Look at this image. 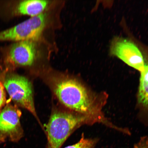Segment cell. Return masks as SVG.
Masks as SVG:
<instances>
[{
    "instance_id": "obj_1",
    "label": "cell",
    "mask_w": 148,
    "mask_h": 148,
    "mask_svg": "<svg viewBox=\"0 0 148 148\" xmlns=\"http://www.w3.org/2000/svg\"><path fill=\"white\" fill-rule=\"evenodd\" d=\"M45 82L66 109L91 118L96 123L119 130V127L110 121L103 112L108 99L106 92H94L78 79L66 75L49 77Z\"/></svg>"
},
{
    "instance_id": "obj_2",
    "label": "cell",
    "mask_w": 148,
    "mask_h": 148,
    "mask_svg": "<svg viewBox=\"0 0 148 148\" xmlns=\"http://www.w3.org/2000/svg\"><path fill=\"white\" fill-rule=\"evenodd\" d=\"M95 123L91 118L82 114L54 107L45 126L47 148H60L75 130L83 125Z\"/></svg>"
},
{
    "instance_id": "obj_3",
    "label": "cell",
    "mask_w": 148,
    "mask_h": 148,
    "mask_svg": "<svg viewBox=\"0 0 148 148\" xmlns=\"http://www.w3.org/2000/svg\"><path fill=\"white\" fill-rule=\"evenodd\" d=\"M9 99L18 107L25 109L41 123L35 108L32 85L27 77L7 70L3 82Z\"/></svg>"
},
{
    "instance_id": "obj_4",
    "label": "cell",
    "mask_w": 148,
    "mask_h": 148,
    "mask_svg": "<svg viewBox=\"0 0 148 148\" xmlns=\"http://www.w3.org/2000/svg\"><path fill=\"white\" fill-rule=\"evenodd\" d=\"M46 14L42 13L31 17L14 26L0 32V42L30 40L34 41L41 36L46 23Z\"/></svg>"
},
{
    "instance_id": "obj_5",
    "label": "cell",
    "mask_w": 148,
    "mask_h": 148,
    "mask_svg": "<svg viewBox=\"0 0 148 148\" xmlns=\"http://www.w3.org/2000/svg\"><path fill=\"white\" fill-rule=\"evenodd\" d=\"M21 111L19 107L7 99L5 106L0 111V144L7 140L17 143L24 136V131L20 123Z\"/></svg>"
},
{
    "instance_id": "obj_6",
    "label": "cell",
    "mask_w": 148,
    "mask_h": 148,
    "mask_svg": "<svg viewBox=\"0 0 148 148\" xmlns=\"http://www.w3.org/2000/svg\"><path fill=\"white\" fill-rule=\"evenodd\" d=\"M36 44L32 40L14 42L9 46L5 56V69L14 71L16 67L32 65L36 60Z\"/></svg>"
},
{
    "instance_id": "obj_7",
    "label": "cell",
    "mask_w": 148,
    "mask_h": 148,
    "mask_svg": "<svg viewBox=\"0 0 148 148\" xmlns=\"http://www.w3.org/2000/svg\"><path fill=\"white\" fill-rule=\"evenodd\" d=\"M110 52L128 66L141 72L144 67L143 54L132 42L127 39L116 37L111 42Z\"/></svg>"
},
{
    "instance_id": "obj_8",
    "label": "cell",
    "mask_w": 148,
    "mask_h": 148,
    "mask_svg": "<svg viewBox=\"0 0 148 148\" xmlns=\"http://www.w3.org/2000/svg\"><path fill=\"white\" fill-rule=\"evenodd\" d=\"M49 4V2L42 0H25L17 3H9L7 8L12 16L26 15L31 17L43 13Z\"/></svg>"
},
{
    "instance_id": "obj_9",
    "label": "cell",
    "mask_w": 148,
    "mask_h": 148,
    "mask_svg": "<svg viewBox=\"0 0 148 148\" xmlns=\"http://www.w3.org/2000/svg\"><path fill=\"white\" fill-rule=\"evenodd\" d=\"M144 67L140 72V84L137 95L138 104L145 110H148V50L142 53Z\"/></svg>"
},
{
    "instance_id": "obj_10",
    "label": "cell",
    "mask_w": 148,
    "mask_h": 148,
    "mask_svg": "<svg viewBox=\"0 0 148 148\" xmlns=\"http://www.w3.org/2000/svg\"><path fill=\"white\" fill-rule=\"evenodd\" d=\"M99 140L97 138H85L83 134L80 140L77 143L64 148H94Z\"/></svg>"
},
{
    "instance_id": "obj_11",
    "label": "cell",
    "mask_w": 148,
    "mask_h": 148,
    "mask_svg": "<svg viewBox=\"0 0 148 148\" xmlns=\"http://www.w3.org/2000/svg\"><path fill=\"white\" fill-rule=\"evenodd\" d=\"M7 70L0 68V111L7 103L6 92L3 86V82Z\"/></svg>"
},
{
    "instance_id": "obj_12",
    "label": "cell",
    "mask_w": 148,
    "mask_h": 148,
    "mask_svg": "<svg viewBox=\"0 0 148 148\" xmlns=\"http://www.w3.org/2000/svg\"><path fill=\"white\" fill-rule=\"evenodd\" d=\"M133 148H148V137L143 136L140 138L137 143L135 144Z\"/></svg>"
}]
</instances>
